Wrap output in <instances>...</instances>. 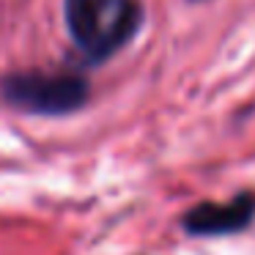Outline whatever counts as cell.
Segmentation results:
<instances>
[{
    "mask_svg": "<svg viewBox=\"0 0 255 255\" xmlns=\"http://www.w3.org/2000/svg\"><path fill=\"white\" fill-rule=\"evenodd\" d=\"M63 17L77 50L91 61H107L137 33L143 8L137 0H66Z\"/></svg>",
    "mask_w": 255,
    "mask_h": 255,
    "instance_id": "obj_1",
    "label": "cell"
},
{
    "mask_svg": "<svg viewBox=\"0 0 255 255\" xmlns=\"http://www.w3.org/2000/svg\"><path fill=\"white\" fill-rule=\"evenodd\" d=\"M8 105L39 116H66L85 105L88 83L72 72H22L3 80Z\"/></svg>",
    "mask_w": 255,
    "mask_h": 255,
    "instance_id": "obj_2",
    "label": "cell"
},
{
    "mask_svg": "<svg viewBox=\"0 0 255 255\" xmlns=\"http://www.w3.org/2000/svg\"><path fill=\"white\" fill-rule=\"evenodd\" d=\"M255 217V198L242 195L228 203H200L184 217V228L195 236H222L247 228Z\"/></svg>",
    "mask_w": 255,
    "mask_h": 255,
    "instance_id": "obj_3",
    "label": "cell"
}]
</instances>
